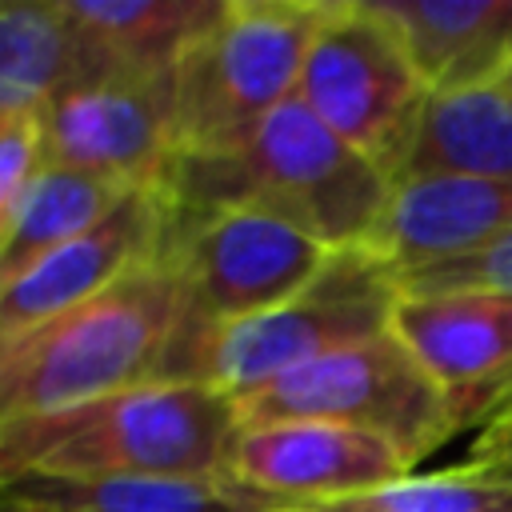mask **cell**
Wrapping results in <instances>:
<instances>
[{
  "instance_id": "e0dca14e",
  "label": "cell",
  "mask_w": 512,
  "mask_h": 512,
  "mask_svg": "<svg viewBox=\"0 0 512 512\" xmlns=\"http://www.w3.org/2000/svg\"><path fill=\"white\" fill-rule=\"evenodd\" d=\"M80 56L144 76L172 80L184 44L220 12L224 0H60Z\"/></svg>"
},
{
  "instance_id": "6da1fadb",
  "label": "cell",
  "mask_w": 512,
  "mask_h": 512,
  "mask_svg": "<svg viewBox=\"0 0 512 512\" xmlns=\"http://www.w3.org/2000/svg\"><path fill=\"white\" fill-rule=\"evenodd\" d=\"M392 176L324 128L296 96L224 156H180L168 200L180 212L264 208L328 252L360 248L384 212Z\"/></svg>"
},
{
  "instance_id": "ac0fdd59",
  "label": "cell",
  "mask_w": 512,
  "mask_h": 512,
  "mask_svg": "<svg viewBox=\"0 0 512 512\" xmlns=\"http://www.w3.org/2000/svg\"><path fill=\"white\" fill-rule=\"evenodd\" d=\"M124 196L128 188L112 180L60 168V164H44L20 204V216L8 240L0 244V292L16 284L28 268H36L44 256L92 232Z\"/></svg>"
},
{
  "instance_id": "ba28073f",
  "label": "cell",
  "mask_w": 512,
  "mask_h": 512,
  "mask_svg": "<svg viewBox=\"0 0 512 512\" xmlns=\"http://www.w3.org/2000/svg\"><path fill=\"white\" fill-rule=\"evenodd\" d=\"M296 100L396 180L428 84L392 20L372 0H324Z\"/></svg>"
},
{
  "instance_id": "2e32d148",
  "label": "cell",
  "mask_w": 512,
  "mask_h": 512,
  "mask_svg": "<svg viewBox=\"0 0 512 512\" xmlns=\"http://www.w3.org/2000/svg\"><path fill=\"white\" fill-rule=\"evenodd\" d=\"M404 176H476L512 184V96L504 84L428 92L396 180Z\"/></svg>"
},
{
  "instance_id": "ffe728a7",
  "label": "cell",
  "mask_w": 512,
  "mask_h": 512,
  "mask_svg": "<svg viewBox=\"0 0 512 512\" xmlns=\"http://www.w3.org/2000/svg\"><path fill=\"white\" fill-rule=\"evenodd\" d=\"M312 512H512V480L472 464L444 472H408L360 496L312 504Z\"/></svg>"
},
{
  "instance_id": "7402d4cb",
  "label": "cell",
  "mask_w": 512,
  "mask_h": 512,
  "mask_svg": "<svg viewBox=\"0 0 512 512\" xmlns=\"http://www.w3.org/2000/svg\"><path fill=\"white\" fill-rule=\"evenodd\" d=\"M464 288H488V292H512V228H504L492 244L480 252L452 260L444 268L420 272L408 284H400V296H424V292H464Z\"/></svg>"
},
{
  "instance_id": "9a60e30c",
  "label": "cell",
  "mask_w": 512,
  "mask_h": 512,
  "mask_svg": "<svg viewBox=\"0 0 512 512\" xmlns=\"http://www.w3.org/2000/svg\"><path fill=\"white\" fill-rule=\"evenodd\" d=\"M28 512H280L292 508L228 472L220 476H24L0 488Z\"/></svg>"
},
{
  "instance_id": "cb8c5ba5",
  "label": "cell",
  "mask_w": 512,
  "mask_h": 512,
  "mask_svg": "<svg viewBox=\"0 0 512 512\" xmlns=\"http://www.w3.org/2000/svg\"><path fill=\"white\" fill-rule=\"evenodd\" d=\"M0 512H28V508H20V504H12L4 492H0Z\"/></svg>"
},
{
  "instance_id": "8fae6325",
  "label": "cell",
  "mask_w": 512,
  "mask_h": 512,
  "mask_svg": "<svg viewBox=\"0 0 512 512\" xmlns=\"http://www.w3.org/2000/svg\"><path fill=\"white\" fill-rule=\"evenodd\" d=\"M172 228L168 192H128L92 232L64 244L0 292V356L76 312L136 264L152 260Z\"/></svg>"
},
{
  "instance_id": "603a6c76",
  "label": "cell",
  "mask_w": 512,
  "mask_h": 512,
  "mask_svg": "<svg viewBox=\"0 0 512 512\" xmlns=\"http://www.w3.org/2000/svg\"><path fill=\"white\" fill-rule=\"evenodd\" d=\"M468 464L480 472H492L500 480H512V400L480 428Z\"/></svg>"
},
{
  "instance_id": "44dd1931",
  "label": "cell",
  "mask_w": 512,
  "mask_h": 512,
  "mask_svg": "<svg viewBox=\"0 0 512 512\" xmlns=\"http://www.w3.org/2000/svg\"><path fill=\"white\" fill-rule=\"evenodd\" d=\"M44 168V140H40V112L0 124V244L8 240L20 204Z\"/></svg>"
},
{
  "instance_id": "8992f818",
  "label": "cell",
  "mask_w": 512,
  "mask_h": 512,
  "mask_svg": "<svg viewBox=\"0 0 512 512\" xmlns=\"http://www.w3.org/2000/svg\"><path fill=\"white\" fill-rule=\"evenodd\" d=\"M236 416L240 428L272 420L344 424L392 444L408 468L460 432L448 396L392 328L372 340L332 348L240 396Z\"/></svg>"
},
{
  "instance_id": "9c48e42d",
  "label": "cell",
  "mask_w": 512,
  "mask_h": 512,
  "mask_svg": "<svg viewBox=\"0 0 512 512\" xmlns=\"http://www.w3.org/2000/svg\"><path fill=\"white\" fill-rule=\"evenodd\" d=\"M44 164L112 180L128 192H168L180 148L172 80L76 60L40 108Z\"/></svg>"
},
{
  "instance_id": "7a4b0ae2",
  "label": "cell",
  "mask_w": 512,
  "mask_h": 512,
  "mask_svg": "<svg viewBox=\"0 0 512 512\" xmlns=\"http://www.w3.org/2000/svg\"><path fill=\"white\" fill-rule=\"evenodd\" d=\"M236 400L204 384H140L0 432V488L24 476H220Z\"/></svg>"
},
{
  "instance_id": "4fadbf2b",
  "label": "cell",
  "mask_w": 512,
  "mask_h": 512,
  "mask_svg": "<svg viewBox=\"0 0 512 512\" xmlns=\"http://www.w3.org/2000/svg\"><path fill=\"white\" fill-rule=\"evenodd\" d=\"M504 228H512V184L476 176H404L392 180L388 204L360 248L372 252L400 288L420 272L480 252Z\"/></svg>"
},
{
  "instance_id": "52a82bcc",
  "label": "cell",
  "mask_w": 512,
  "mask_h": 512,
  "mask_svg": "<svg viewBox=\"0 0 512 512\" xmlns=\"http://www.w3.org/2000/svg\"><path fill=\"white\" fill-rule=\"evenodd\" d=\"M164 260L180 296L168 344H192L300 292L328 260V248L264 208H172Z\"/></svg>"
},
{
  "instance_id": "5bb4252c",
  "label": "cell",
  "mask_w": 512,
  "mask_h": 512,
  "mask_svg": "<svg viewBox=\"0 0 512 512\" xmlns=\"http://www.w3.org/2000/svg\"><path fill=\"white\" fill-rule=\"evenodd\" d=\"M400 32L428 92L504 84L512 72V0H372Z\"/></svg>"
},
{
  "instance_id": "30bf717a",
  "label": "cell",
  "mask_w": 512,
  "mask_h": 512,
  "mask_svg": "<svg viewBox=\"0 0 512 512\" xmlns=\"http://www.w3.org/2000/svg\"><path fill=\"white\" fill-rule=\"evenodd\" d=\"M392 332L440 384L460 432L484 428L512 400V292L400 296Z\"/></svg>"
},
{
  "instance_id": "7c38bea8",
  "label": "cell",
  "mask_w": 512,
  "mask_h": 512,
  "mask_svg": "<svg viewBox=\"0 0 512 512\" xmlns=\"http://www.w3.org/2000/svg\"><path fill=\"white\" fill-rule=\"evenodd\" d=\"M224 472L292 508H312L372 492L412 468L380 436L324 420H272L232 436Z\"/></svg>"
},
{
  "instance_id": "d4e9b609",
  "label": "cell",
  "mask_w": 512,
  "mask_h": 512,
  "mask_svg": "<svg viewBox=\"0 0 512 512\" xmlns=\"http://www.w3.org/2000/svg\"><path fill=\"white\" fill-rule=\"evenodd\" d=\"M504 92H508V96H512V72H508V76H504Z\"/></svg>"
},
{
  "instance_id": "3957f363",
  "label": "cell",
  "mask_w": 512,
  "mask_h": 512,
  "mask_svg": "<svg viewBox=\"0 0 512 512\" xmlns=\"http://www.w3.org/2000/svg\"><path fill=\"white\" fill-rule=\"evenodd\" d=\"M176 304V276L160 248L88 304L4 352L0 432L152 384L176 328Z\"/></svg>"
},
{
  "instance_id": "d6986e66",
  "label": "cell",
  "mask_w": 512,
  "mask_h": 512,
  "mask_svg": "<svg viewBox=\"0 0 512 512\" xmlns=\"http://www.w3.org/2000/svg\"><path fill=\"white\" fill-rule=\"evenodd\" d=\"M80 36L60 0H0V96L24 108L44 100L76 72Z\"/></svg>"
},
{
  "instance_id": "5b68a950",
  "label": "cell",
  "mask_w": 512,
  "mask_h": 512,
  "mask_svg": "<svg viewBox=\"0 0 512 512\" xmlns=\"http://www.w3.org/2000/svg\"><path fill=\"white\" fill-rule=\"evenodd\" d=\"M324 0H224L172 72L180 156H224L296 96Z\"/></svg>"
},
{
  "instance_id": "277c9868",
  "label": "cell",
  "mask_w": 512,
  "mask_h": 512,
  "mask_svg": "<svg viewBox=\"0 0 512 512\" xmlns=\"http://www.w3.org/2000/svg\"><path fill=\"white\" fill-rule=\"evenodd\" d=\"M396 280L364 248L328 252L320 272L276 308L220 328L192 344H168L156 380L204 384L232 400L280 380L284 372L392 328Z\"/></svg>"
},
{
  "instance_id": "484cf974",
  "label": "cell",
  "mask_w": 512,
  "mask_h": 512,
  "mask_svg": "<svg viewBox=\"0 0 512 512\" xmlns=\"http://www.w3.org/2000/svg\"><path fill=\"white\" fill-rule=\"evenodd\" d=\"M280 512H312V508H280Z\"/></svg>"
}]
</instances>
